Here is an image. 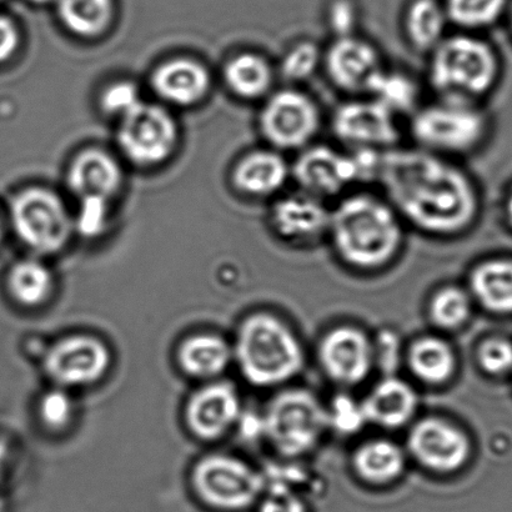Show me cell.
Listing matches in <instances>:
<instances>
[{
  "label": "cell",
  "instance_id": "e575fe53",
  "mask_svg": "<svg viewBox=\"0 0 512 512\" xmlns=\"http://www.w3.org/2000/svg\"><path fill=\"white\" fill-rule=\"evenodd\" d=\"M328 418L329 426H333L341 434L358 433L368 423L363 403L349 395L336 396L328 410Z\"/></svg>",
  "mask_w": 512,
  "mask_h": 512
},
{
  "label": "cell",
  "instance_id": "44dd1931",
  "mask_svg": "<svg viewBox=\"0 0 512 512\" xmlns=\"http://www.w3.org/2000/svg\"><path fill=\"white\" fill-rule=\"evenodd\" d=\"M361 403L368 423L396 429L413 418L418 396L404 380L388 376Z\"/></svg>",
  "mask_w": 512,
  "mask_h": 512
},
{
  "label": "cell",
  "instance_id": "b9f144b4",
  "mask_svg": "<svg viewBox=\"0 0 512 512\" xmlns=\"http://www.w3.org/2000/svg\"><path fill=\"white\" fill-rule=\"evenodd\" d=\"M260 512H305V508L298 496L291 493L289 488L270 486Z\"/></svg>",
  "mask_w": 512,
  "mask_h": 512
},
{
  "label": "cell",
  "instance_id": "6da1fadb",
  "mask_svg": "<svg viewBox=\"0 0 512 512\" xmlns=\"http://www.w3.org/2000/svg\"><path fill=\"white\" fill-rule=\"evenodd\" d=\"M375 188L408 229L434 239L463 237L480 222L483 193L464 162L403 144L381 160Z\"/></svg>",
  "mask_w": 512,
  "mask_h": 512
},
{
  "label": "cell",
  "instance_id": "4dcf8cb0",
  "mask_svg": "<svg viewBox=\"0 0 512 512\" xmlns=\"http://www.w3.org/2000/svg\"><path fill=\"white\" fill-rule=\"evenodd\" d=\"M324 45L315 39L300 38L291 42L276 65L278 77L285 85L304 87V84L321 73Z\"/></svg>",
  "mask_w": 512,
  "mask_h": 512
},
{
  "label": "cell",
  "instance_id": "f35d334b",
  "mask_svg": "<svg viewBox=\"0 0 512 512\" xmlns=\"http://www.w3.org/2000/svg\"><path fill=\"white\" fill-rule=\"evenodd\" d=\"M142 103L137 87L132 83L113 84L105 90L102 97V107L105 112L124 117Z\"/></svg>",
  "mask_w": 512,
  "mask_h": 512
},
{
  "label": "cell",
  "instance_id": "7402d4cb",
  "mask_svg": "<svg viewBox=\"0 0 512 512\" xmlns=\"http://www.w3.org/2000/svg\"><path fill=\"white\" fill-rule=\"evenodd\" d=\"M451 28L441 0H411L405 9L403 35L411 52L428 55L443 42Z\"/></svg>",
  "mask_w": 512,
  "mask_h": 512
},
{
  "label": "cell",
  "instance_id": "8fae6325",
  "mask_svg": "<svg viewBox=\"0 0 512 512\" xmlns=\"http://www.w3.org/2000/svg\"><path fill=\"white\" fill-rule=\"evenodd\" d=\"M12 222L18 238L39 254H54L67 245L73 223L67 208L50 190H24L12 203Z\"/></svg>",
  "mask_w": 512,
  "mask_h": 512
},
{
  "label": "cell",
  "instance_id": "8992f818",
  "mask_svg": "<svg viewBox=\"0 0 512 512\" xmlns=\"http://www.w3.org/2000/svg\"><path fill=\"white\" fill-rule=\"evenodd\" d=\"M258 123L268 147L294 155L318 142L326 117L308 90L284 84L263 100Z\"/></svg>",
  "mask_w": 512,
  "mask_h": 512
},
{
  "label": "cell",
  "instance_id": "3957f363",
  "mask_svg": "<svg viewBox=\"0 0 512 512\" xmlns=\"http://www.w3.org/2000/svg\"><path fill=\"white\" fill-rule=\"evenodd\" d=\"M498 50L483 34L451 30L426 57L425 85L433 97L484 104L499 83Z\"/></svg>",
  "mask_w": 512,
  "mask_h": 512
},
{
  "label": "cell",
  "instance_id": "8d00e7d4",
  "mask_svg": "<svg viewBox=\"0 0 512 512\" xmlns=\"http://www.w3.org/2000/svg\"><path fill=\"white\" fill-rule=\"evenodd\" d=\"M478 361L481 369L490 375L512 373V341L504 338L485 340L480 345Z\"/></svg>",
  "mask_w": 512,
  "mask_h": 512
},
{
  "label": "cell",
  "instance_id": "277c9868",
  "mask_svg": "<svg viewBox=\"0 0 512 512\" xmlns=\"http://www.w3.org/2000/svg\"><path fill=\"white\" fill-rule=\"evenodd\" d=\"M405 130L414 147L465 162L488 143L491 118L484 104L433 97L406 119Z\"/></svg>",
  "mask_w": 512,
  "mask_h": 512
},
{
  "label": "cell",
  "instance_id": "f6af8a7d",
  "mask_svg": "<svg viewBox=\"0 0 512 512\" xmlns=\"http://www.w3.org/2000/svg\"><path fill=\"white\" fill-rule=\"evenodd\" d=\"M34 3H47L50 2V0H32Z\"/></svg>",
  "mask_w": 512,
  "mask_h": 512
},
{
  "label": "cell",
  "instance_id": "bcb514c9",
  "mask_svg": "<svg viewBox=\"0 0 512 512\" xmlns=\"http://www.w3.org/2000/svg\"><path fill=\"white\" fill-rule=\"evenodd\" d=\"M510 28H511V32H512V7L510 9Z\"/></svg>",
  "mask_w": 512,
  "mask_h": 512
},
{
  "label": "cell",
  "instance_id": "30bf717a",
  "mask_svg": "<svg viewBox=\"0 0 512 512\" xmlns=\"http://www.w3.org/2000/svg\"><path fill=\"white\" fill-rule=\"evenodd\" d=\"M192 483L205 504L223 511L249 508L265 489V480L244 461L209 455L194 466Z\"/></svg>",
  "mask_w": 512,
  "mask_h": 512
},
{
  "label": "cell",
  "instance_id": "74e56055",
  "mask_svg": "<svg viewBox=\"0 0 512 512\" xmlns=\"http://www.w3.org/2000/svg\"><path fill=\"white\" fill-rule=\"evenodd\" d=\"M326 24L331 38L359 33L358 9L350 0H334L326 13Z\"/></svg>",
  "mask_w": 512,
  "mask_h": 512
},
{
  "label": "cell",
  "instance_id": "603a6c76",
  "mask_svg": "<svg viewBox=\"0 0 512 512\" xmlns=\"http://www.w3.org/2000/svg\"><path fill=\"white\" fill-rule=\"evenodd\" d=\"M210 77L202 64L174 59L160 65L153 74V87L160 97L178 105L199 102L208 93Z\"/></svg>",
  "mask_w": 512,
  "mask_h": 512
},
{
  "label": "cell",
  "instance_id": "836d02e7",
  "mask_svg": "<svg viewBox=\"0 0 512 512\" xmlns=\"http://www.w3.org/2000/svg\"><path fill=\"white\" fill-rule=\"evenodd\" d=\"M429 311L431 320L439 328H460L470 318V296L463 289L448 286L434 295Z\"/></svg>",
  "mask_w": 512,
  "mask_h": 512
},
{
  "label": "cell",
  "instance_id": "484cf974",
  "mask_svg": "<svg viewBox=\"0 0 512 512\" xmlns=\"http://www.w3.org/2000/svg\"><path fill=\"white\" fill-rule=\"evenodd\" d=\"M232 348L217 335H194L179 346L180 368L194 378L212 379L224 373L232 360Z\"/></svg>",
  "mask_w": 512,
  "mask_h": 512
},
{
  "label": "cell",
  "instance_id": "ab89813d",
  "mask_svg": "<svg viewBox=\"0 0 512 512\" xmlns=\"http://www.w3.org/2000/svg\"><path fill=\"white\" fill-rule=\"evenodd\" d=\"M107 218V202L99 199L82 200L77 220L79 232L85 237H95L104 228Z\"/></svg>",
  "mask_w": 512,
  "mask_h": 512
},
{
  "label": "cell",
  "instance_id": "83f0119b",
  "mask_svg": "<svg viewBox=\"0 0 512 512\" xmlns=\"http://www.w3.org/2000/svg\"><path fill=\"white\" fill-rule=\"evenodd\" d=\"M404 451L389 440H373L360 446L354 455L355 473L371 484H388L405 468Z\"/></svg>",
  "mask_w": 512,
  "mask_h": 512
},
{
  "label": "cell",
  "instance_id": "2e32d148",
  "mask_svg": "<svg viewBox=\"0 0 512 512\" xmlns=\"http://www.w3.org/2000/svg\"><path fill=\"white\" fill-rule=\"evenodd\" d=\"M408 446L418 463L441 474L455 473L463 468L471 453L470 440L463 430L435 418L421 420L414 426Z\"/></svg>",
  "mask_w": 512,
  "mask_h": 512
},
{
  "label": "cell",
  "instance_id": "ba28073f",
  "mask_svg": "<svg viewBox=\"0 0 512 512\" xmlns=\"http://www.w3.org/2000/svg\"><path fill=\"white\" fill-rule=\"evenodd\" d=\"M263 434L281 455L300 456L318 445L329 428L328 410L308 390H288L270 401Z\"/></svg>",
  "mask_w": 512,
  "mask_h": 512
},
{
  "label": "cell",
  "instance_id": "ee69618b",
  "mask_svg": "<svg viewBox=\"0 0 512 512\" xmlns=\"http://www.w3.org/2000/svg\"><path fill=\"white\" fill-rule=\"evenodd\" d=\"M503 213L506 224L512 229V187L508 190L505 195L503 202Z\"/></svg>",
  "mask_w": 512,
  "mask_h": 512
},
{
  "label": "cell",
  "instance_id": "d6a6232c",
  "mask_svg": "<svg viewBox=\"0 0 512 512\" xmlns=\"http://www.w3.org/2000/svg\"><path fill=\"white\" fill-rule=\"evenodd\" d=\"M65 27L82 37H97L108 28L113 15L112 0H58Z\"/></svg>",
  "mask_w": 512,
  "mask_h": 512
},
{
  "label": "cell",
  "instance_id": "d4e9b609",
  "mask_svg": "<svg viewBox=\"0 0 512 512\" xmlns=\"http://www.w3.org/2000/svg\"><path fill=\"white\" fill-rule=\"evenodd\" d=\"M470 290L485 309L512 314V260L481 261L470 273Z\"/></svg>",
  "mask_w": 512,
  "mask_h": 512
},
{
  "label": "cell",
  "instance_id": "1f68e13d",
  "mask_svg": "<svg viewBox=\"0 0 512 512\" xmlns=\"http://www.w3.org/2000/svg\"><path fill=\"white\" fill-rule=\"evenodd\" d=\"M451 28L483 34L503 17L508 0H444Z\"/></svg>",
  "mask_w": 512,
  "mask_h": 512
},
{
  "label": "cell",
  "instance_id": "ac0fdd59",
  "mask_svg": "<svg viewBox=\"0 0 512 512\" xmlns=\"http://www.w3.org/2000/svg\"><path fill=\"white\" fill-rule=\"evenodd\" d=\"M242 418V403L232 384L212 383L192 395L185 409L190 431L202 440H217Z\"/></svg>",
  "mask_w": 512,
  "mask_h": 512
},
{
  "label": "cell",
  "instance_id": "60d3db41",
  "mask_svg": "<svg viewBox=\"0 0 512 512\" xmlns=\"http://www.w3.org/2000/svg\"><path fill=\"white\" fill-rule=\"evenodd\" d=\"M374 364H378L383 371H393L399 364L400 343L393 331H381L378 339L373 343Z\"/></svg>",
  "mask_w": 512,
  "mask_h": 512
},
{
  "label": "cell",
  "instance_id": "e0dca14e",
  "mask_svg": "<svg viewBox=\"0 0 512 512\" xmlns=\"http://www.w3.org/2000/svg\"><path fill=\"white\" fill-rule=\"evenodd\" d=\"M319 356L330 379L343 385L359 384L374 366L373 341L363 331L343 326L325 335Z\"/></svg>",
  "mask_w": 512,
  "mask_h": 512
},
{
  "label": "cell",
  "instance_id": "7c38bea8",
  "mask_svg": "<svg viewBox=\"0 0 512 512\" xmlns=\"http://www.w3.org/2000/svg\"><path fill=\"white\" fill-rule=\"evenodd\" d=\"M386 65L378 44L356 33L330 38L324 45L321 74L344 98L360 97L370 94Z\"/></svg>",
  "mask_w": 512,
  "mask_h": 512
},
{
  "label": "cell",
  "instance_id": "4fadbf2b",
  "mask_svg": "<svg viewBox=\"0 0 512 512\" xmlns=\"http://www.w3.org/2000/svg\"><path fill=\"white\" fill-rule=\"evenodd\" d=\"M331 204L293 187L271 200L268 223L276 237L295 247L328 238Z\"/></svg>",
  "mask_w": 512,
  "mask_h": 512
},
{
  "label": "cell",
  "instance_id": "7bdbcfd3",
  "mask_svg": "<svg viewBox=\"0 0 512 512\" xmlns=\"http://www.w3.org/2000/svg\"><path fill=\"white\" fill-rule=\"evenodd\" d=\"M19 45V33L12 20L0 17V63L13 57Z\"/></svg>",
  "mask_w": 512,
  "mask_h": 512
},
{
  "label": "cell",
  "instance_id": "4316f807",
  "mask_svg": "<svg viewBox=\"0 0 512 512\" xmlns=\"http://www.w3.org/2000/svg\"><path fill=\"white\" fill-rule=\"evenodd\" d=\"M369 95L405 122L424 103L420 80L408 70L389 65L376 79Z\"/></svg>",
  "mask_w": 512,
  "mask_h": 512
},
{
  "label": "cell",
  "instance_id": "ffe728a7",
  "mask_svg": "<svg viewBox=\"0 0 512 512\" xmlns=\"http://www.w3.org/2000/svg\"><path fill=\"white\" fill-rule=\"evenodd\" d=\"M68 184L80 200L108 202L122 184V169L109 154L88 149L77 155L68 172Z\"/></svg>",
  "mask_w": 512,
  "mask_h": 512
},
{
  "label": "cell",
  "instance_id": "7dc6e473",
  "mask_svg": "<svg viewBox=\"0 0 512 512\" xmlns=\"http://www.w3.org/2000/svg\"><path fill=\"white\" fill-rule=\"evenodd\" d=\"M2 235H3L2 222H0V240H2Z\"/></svg>",
  "mask_w": 512,
  "mask_h": 512
},
{
  "label": "cell",
  "instance_id": "5bb4252c",
  "mask_svg": "<svg viewBox=\"0 0 512 512\" xmlns=\"http://www.w3.org/2000/svg\"><path fill=\"white\" fill-rule=\"evenodd\" d=\"M178 129L172 115L154 104L140 103L124 115L119 128V145L134 163L163 162L173 152Z\"/></svg>",
  "mask_w": 512,
  "mask_h": 512
},
{
  "label": "cell",
  "instance_id": "f546056e",
  "mask_svg": "<svg viewBox=\"0 0 512 512\" xmlns=\"http://www.w3.org/2000/svg\"><path fill=\"white\" fill-rule=\"evenodd\" d=\"M8 288L19 304L34 308L45 303L53 293L52 271L38 260H22L9 271Z\"/></svg>",
  "mask_w": 512,
  "mask_h": 512
},
{
  "label": "cell",
  "instance_id": "d590c367",
  "mask_svg": "<svg viewBox=\"0 0 512 512\" xmlns=\"http://www.w3.org/2000/svg\"><path fill=\"white\" fill-rule=\"evenodd\" d=\"M74 415V403L62 389L48 391L39 403V416L48 429L67 428Z\"/></svg>",
  "mask_w": 512,
  "mask_h": 512
},
{
  "label": "cell",
  "instance_id": "5b68a950",
  "mask_svg": "<svg viewBox=\"0 0 512 512\" xmlns=\"http://www.w3.org/2000/svg\"><path fill=\"white\" fill-rule=\"evenodd\" d=\"M234 353L245 379L264 388L294 378L304 365L303 348L293 331L266 313L243 321Z\"/></svg>",
  "mask_w": 512,
  "mask_h": 512
},
{
  "label": "cell",
  "instance_id": "7a4b0ae2",
  "mask_svg": "<svg viewBox=\"0 0 512 512\" xmlns=\"http://www.w3.org/2000/svg\"><path fill=\"white\" fill-rule=\"evenodd\" d=\"M406 227L388 199L376 188H356L331 203L328 242L350 268H384L404 248Z\"/></svg>",
  "mask_w": 512,
  "mask_h": 512
},
{
  "label": "cell",
  "instance_id": "cb8c5ba5",
  "mask_svg": "<svg viewBox=\"0 0 512 512\" xmlns=\"http://www.w3.org/2000/svg\"><path fill=\"white\" fill-rule=\"evenodd\" d=\"M225 82L245 100L265 99L275 89L278 70L264 55L245 52L230 60L224 70Z\"/></svg>",
  "mask_w": 512,
  "mask_h": 512
},
{
  "label": "cell",
  "instance_id": "f1b7e54d",
  "mask_svg": "<svg viewBox=\"0 0 512 512\" xmlns=\"http://www.w3.org/2000/svg\"><path fill=\"white\" fill-rule=\"evenodd\" d=\"M408 361L416 378L426 384H443L454 374L455 355L445 340L426 336L411 346Z\"/></svg>",
  "mask_w": 512,
  "mask_h": 512
},
{
  "label": "cell",
  "instance_id": "d6986e66",
  "mask_svg": "<svg viewBox=\"0 0 512 512\" xmlns=\"http://www.w3.org/2000/svg\"><path fill=\"white\" fill-rule=\"evenodd\" d=\"M233 182L248 197L274 200L291 185V159L270 147L253 150L239 160Z\"/></svg>",
  "mask_w": 512,
  "mask_h": 512
},
{
  "label": "cell",
  "instance_id": "9c48e42d",
  "mask_svg": "<svg viewBox=\"0 0 512 512\" xmlns=\"http://www.w3.org/2000/svg\"><path fill=\"white\" fill-rule=\"evenodd\" d=\"M291 185L334 203L356 188H363L358 159L351 150L318 140L291 158Z\"/></svg>",
  "mask_w": 512,
  "mask_h": 512
},
{
  "label": "cell",
  "instance_id": "52a82bcc",
  "mask_svg": "<svg viewBox=\"0 0 512 512\" xmlns=\"http://www.w3.org/2000/svg\"><path fill=\"white\" fill-rule=\"evenodd\" d=\"M403 122L375 98L360 95L340 100L326 118V127L340 147L386 153L404 144Z\"/></svg>",
  "mask_w": 512,
  "mask_h": 512
},
{
  "label": "cell",
  "instance_id": "9a60e30c",
  "mask_svg": "<svg viewBox=\"0 0 512 512\" xmlns=\"http://www.w3.org/2000/svg\"><path fill=\"white\" fill-rule=\"evenodd\" d=\"M110 364L108 346L89 335H72L57 341L44 358L45 373L59 388L97 383L108 373Z\"/></svg>",
  "mask_w": 512,
  "mask_h": 512
}]
</instances>
